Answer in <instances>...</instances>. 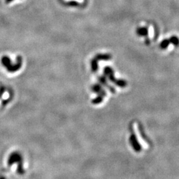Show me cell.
<instances>
[{
    "label": "cell",
    "instance_id": "1",
    "mask_svg": "<svg viewBox=\"0 0 179 179\" xmlns=\"http://www.w3.org/2000/svg\"><path fill=\"white\" fill-rule=\"evenodd\" d=\"M1 62L4 64V67L7 68V69L9 72H15V70H18L19 68V66L20 64H18L16 66H13L12 63H11V60L9 58L7 57H4L1 59Z\"/></svg>",
    "mask_w": 179,
    "mask_h": 179
},
{
    "label": "cell",
    "instance_id": "2",
    "mask_svg": "<svg viewBox=\"0 0 179 179\" xmlns=\"http://www.w3.org/2000/svg\"><path fill=\"white\" fill-rule=\"evenodd\" d=\"M169 41L170 43H172V45H174L175 46H178L179 45V39L177 37H175V36H172V37H170L169 38Z\"/></svg>",
    "mask_w": 179,
    "mask_h": 179
},
{
    "label": "cell",
    "instance_id": "3",
    "mask_svg": "<svg viewBox=\"0 0 179 179\" xmlns=\"http://www.w3.org/2000/svg\"><path fill=\"white\" fill-rule=\"evenodd\" d=\"M137 33L142 36H146L148 34V29L146 27H142L137 30Z\"/></svg>",
    "mask_w": 179,
    "mask_h": 179
},
{
    "label": "cell",
    "instance_id": "4",
    "mask_svg": "<svg viewBox=\"0 0 179 179\" xmlns=\"http://www.w3.org/2000/svg\"><path fill=\"white\" fill-rule=\"evenodd\" d=\"M169 44H170L169 39H164L161 43L160 46H161V48H162V49H166V48L168 47V46H169Z\"/></svg>",
    "mask_w": 179,
    "mask_h": 179
},
{
    "label": "cell",
    "instance_id": "5",
    "mask_svg": "<svg viewBox=\"0 0 179 179\" xmlns=\"http://www.w3.org/2000/svg\"><path fill=\"white\" fill-rule=\"evenodd\" d=\"M148 33H149L150 37H153V29L152 27H150L149 31H148Z\"/></svg>",
    "mask_w": 179,
    "mask_h": 179
},
{
    "label": "cell",
    "instance_id": "6",
    "mask_svg": "<svg viewBox=\"0 0 179 179\" xmlns=\"http://www.w3.org/2000/svg\"><path fill=\"white\" fill-rule=\"evenodd\" d=\"M4 88L3 87H0V98L1 97L3 94H4Z\"/></svg>",
    "mask_w": 179,
    "mask_h": 179
},
{
    "label": "cell",
    "instance_id": "7",
    "mask_svg": "<svg viewBox=\"0 0 179 179\" xmlns=\"http://www.w3.org/2000/svg\"><path fill=\"white\" fill-rule=\"evenodd\" d=\"M67 1H68V0H67ZM76 1H78V2H83L84 0H76Z\"/></svg>",
    "mask_w": 179,
    "mask_h": 179
},
{
    "label": "cell",
    "instance_id": "8",
    "mask_svg": "<svg viewBox=\"0 0 179 179\" xmlns=\"http://www.w3.org/2000/svg\"><path fill=\"white\" fill-rule=\"evenodd\" d=\"M13 1V0H5V1H6L7 3H9L10 1Z\"/></svg>",
    "mask_w": 179,
    "mask_h": 179
},
{
    "label": "cell",
    "instance_id": "9",
    "mask_svg": "<svg viewBox=\"0 0 179 179\" xmlns=\"http://www.w3.org/2000/svg\"><path fill=\"white\" fill-rule=\"evenodd\" d=\"M0 179H5L4 177H0Z\"/></svg>",
    "mask_w": 179,
    "mask_h": 179
}]
</instances>
